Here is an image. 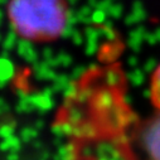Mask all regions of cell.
<instances>
[{
    "mask_svg": "<svg viewBox=\"0 0 160 160\" xmlns=\"http://www.w3.org/2000/svg\"><path fill=\"white\" fill-rule=\"evenodd\" d=\"M150 101L160 112V64L155 68L150 78Z\"/></svg>",
    "mask_w": 160,
    "mask_h": 160,
    "instance_id": "3957f363",
    "label": "cell"
},
{
    "mask_svg": "<svg viewBox=\"0 0 160 160\" xmlns=\"http://www.w3.org/2000/svg\"><path fill=\"white\" fill-rule=\"evenodd\" d=\"M140 144L148 160H160V112L144 122Z\"/></svg>",
    "mask_w": 160,
    "mask_h": 160,
    "instance_id": "7a4b0ae2",
    "label": "cell"
},
{
    "mask_svg": "<svg viewBox=\"0 0 160 160\" xmlns=\"http://www.w3.org/2000/svg\"><path fill=\"white\" fill-rule=\"evenodd\" d=\"M5 12L13 32L30 43L59 39L71 17L67 0H8Z\"/></svg>",
    "mask_w": 160,
    "mask_h": 160,
    "instance_id": "6da1fadb",
    "label": "cell"
}]
</instances>
